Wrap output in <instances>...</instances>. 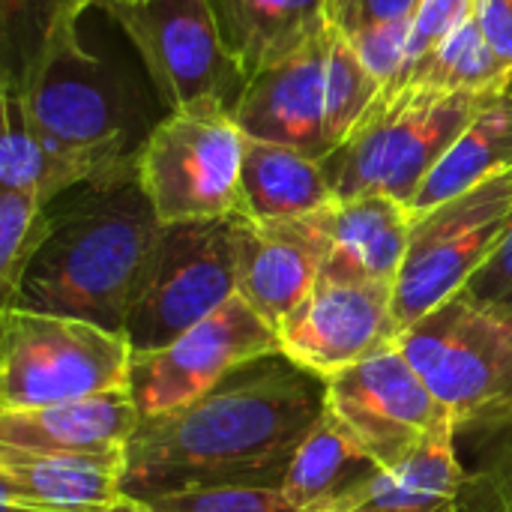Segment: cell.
<instances>
[{
  "instance_id": "25",
  "label": "cell",
  "mask_w": 512,
  "mask_h": 512,
  "mask_svg": "<svg viewBox=\"0 0 512 512\" xmlns=\"http://www.w3.org/2000/svg\"><path fill=\"white\" fill-rule=\"evenodd\" d=\"M3 114V138H0V189H27L42 198V204H54L63 192L78 189L84 183L105 180L93 165L63 156L51 150L36 129L30 126L21 99L12 93H0Z\"/></svg>"
},
{
  "instance_id": "28",
  "label": "cell",
  "mask_w": 512,
  "mask_h": 512,
  "mask_svg": "<svg viewBox=\"0 0 512 512\" xmlns=\"http://www.w3.org/2000/svg\"><path fill=\"white\" fill-rule=\"evenodd\" d=\"M477 12V0H420L414 21H411V36H408V57H405V72L393 90L381 93H396L399 87L408 84L411 72L447 39L453 36L465 21H471Z\"/></svg>"
},
{
  "instance_id": "16",
  "label": "cell",
  "mask_w": 512,
  "mask_h": 512,
  "mask_svg": "<svg viewBox=\"0 0 512 512\" xmlns=\"http://www.w3.org/2000/svg\"><path fill=\"white\" fill-rule=\"evenodd\" d=\"M126 450H24L0 444V504L30 512H93L126 489Z\"/></svg>"
},
{
  "instance_id": "22",
  "label": "cell",
  "mask_w": 512,
  "mask_h": 512,
  "mask_svg": "<svg viewBox=\"0 0 512 512\" xmlns=\"http://www.w3.org/2000/svg\"><path fill=\"white\" fill-rule=\"evenodd\" d=\"M240 192V213L252 222L300 219L336 201L321 159L258 138H246Z\"/></svg>"
},
{
  "instance_id": "1",
  "label": "cell",
  "mask_w": 512,
  "mask_h": 512,
  "mask_svg": "<svg viewBox=\"0 0 512 512\" xmlns=\"http://www.w3.org/2000/svg\"><path fill=\"white\" fill-rule=\"evenodd\" d=\"M327 411V381L282 351L255 357L204 396L141 420L126 444L123 489L168 498L207 489H282Z\"/></svg>"
},
{
  "instance_id": "12",
  "label": "cell",
  "mask_w": 512,
  "mask_h": 512,
  "mask_svg": "<svg viewBox=\"0 0 512 512\" xmlns=\"http://www.w3.org/2000/svg\"><path fill=\"white\" fill-rule=\"evenodd\" d=\"M279 351V333L237 294L219 312L156 351H132L129 393L141 420L183 408L237 366Z\"/></svg>"
},
{
  "instance_id": "3",
  "label": "cell",
  "mask_w": 512,
  "mask_h": 512,
  "mask_svg": "<svg viewBox=\"0 0 512 512\" xmlns=\"http://www.w3.org/2000/svg\"><path fill=\"white\" fill-rule=\"evenodd\" d=\"M381 81L330 27L288 60L258 72L231 117L246 138L294 147L312 159L336 153L381 96Z\"/></svg>"
},
{
  "instance_id": "5",
  "label": "cell",
  "mask_w": 512,
  "mask_h": 512,
  "mask_svg": "<svg viewBox=\"0 0 512 512\" xmlns=\"http://www.w3.org/2000/svg\"><path fill=\"white\" fill-rule=\"evenodd\" d=\"M396 345L450 411L459 438L495 441L512 429V315L450 297L399 333Z\"/></svg>"
},
{
  "instance_id": "17",
  "label": "cell",
  "mask_w": 512,
  "mask_h": 512,
  "mask_svg": "<svg viewBox=\"0 0 512 512\" xmlns=\"http://www.w3.org/2000/svg\"><path fill=\"white\" fill-rule=\"evenodd\" d=\"M456 441L459 432L453 423L429 432L408 459H402L396 468H381L351 510L498 512V495L477 504V498L492 495V480L486 471L480 477L465 471Z\"/></svg>"
},
{
  "instance_id": "15",
  "label": "cell",
  "mask_w": 512,
  "mask_h": 512,
  "mask_svg": "<svg viewBox=\"0 0 512 512\" xmlns=\"http://www.w3.org/2000/svg\"><path fill=\"white\" fill-rule=\"evenodd\" d=\"M327 255L318 210L285 222H252L240 213L237 294L279 333L312 294Z\"/></svg>"
},
{
  "instance_id": "19",
  "label": "cell",
  "mask_w": 512,
  "mask_h": 512,
  "mask_svg": "<svg viewBox=\"0 0 512 512\" xmlns=\"http://www.w3.org/2000/svg\"><path fill=\"white\" fill-rule=\"evenodd\" d=\"M141 426V411L129 390L99 393L90 399L0 411V444L24 450H126Z\"/></svg>"
},
{
  "instance_id": "8",
  "label": "cell",
  "mask_w": 512,
  "mask_h": 512,
  "mask_svg": "<svg viewBox=\"0 0 512 512\" xmlns=\"http://www.w3.org/2000/svg\"><path fill=\"white\" fill-rule=\"evenodd\" d=\"M512 222V171L411 216L408 255L393 288L399 333L462 294L498 252Z\"/></svg>"
},
{
  "instance_id": "35",
  "label": "cell",
  "mask_w": 512,
  "mask_h": 512,
  "mask_svg": "<svg viewBox=\"0 0 512 512\" xmlns=\"http://www.w3.org/2000/svg\"><path fill=\"white\" fill-rule=\"evenodd\" d=\"M348 512H390V510H369V507H360V510H348Z\"/></svg>"
},
{
  "instance_id": "31",
  "label": "cell",
  "mask_w": 512,
  "mask_h": 512,
  "mask_svg": "<svg viewBox=\"0 0 512 512\" xmlns=\"http://www.w3.org/2000/svg\"><path fill=\"white\" fill-rule=\"evenodd\" d=\"M462 294L486 309L512 315V222L498 252L477 270V276L468 282Z\"/></svg>"
},
{
  "instance_id": "9",
  "label": "cell",
  "mask_w": 512,
  "mask_h": 512,
  "mask_svg": "<svg viewBox=\"0 0 512 512\" xmlns=\"http://www.w3.org/2000/svg\"><path fill=\"white\" fill-rule=\"evenodd\" d=\"M135 153L138 180L162 225L240 213L246 132L231 111H171Z\"/></svg>"
},
{
  "instance_id": "24",
  "label": "cell",
  "mask_w": 512,
  "mask_h": 512,
  "mask_svg": "<svg viewBox=\"0 0 512 512\" xmlns=\"http://www.w3.org/2000/svg\"><path fill=\"white\" fill-rule=\"evenodd\" d=\"M108 0H0V93L24 96L78 15Z\"/></svg>"
},
{
  "instance_id": "26",
  "label": "cell",
  "mask_w": 512,
  "mask_h": 512,
  "mask_svg": "<svg viewBox=\"0 0 512 512\" xmlns=\"http://www.w3.org/2000/svg\"><path fill=\"white\" fill-rule=\"evenodd\" d=\"M405 87L438 93H504L512 87V69L492 51L477 18H471L411 72Z\"/></svg>"
},
{
  "instance_id": "21",
  "label": "cell",
  "mask_w": 512,
  "mask_h": 512,
  "mask_svg": "<svg viewBox=\"0 0 512 512\" xmlns=\"http://www.w3.org/2000/svg\"><path fill=\"white\" fill-rule=\"evenodd\" d=\"M381 465L363 450L351 429L327 408L300 444L282 492L303 512H348Z\"/></svg>"
},
{
  "instance_id": "33",
  "label": "cell",
  "mask_w": 512,
  "mask_h": 512,
  "mask_svg": "<svg viewBox=\"0 0 512 512\" xmlns=\"http://www.w3.org/2000/svg\"><path fill=\"white\" fill-rule=\"evenodd\" d=\"M495 441H501V444L492 453V459L486 465V474H489V480L495 486L501 512H512V429L504 432L501 438H495Z\"/></svg>"
},
{
  "instance_id": "13",
  "label": "cell",
  "mask_w": 512,
  "mask_h": 512,
  "mask_svg": "<svg viewBox=\"0 0 512 512\" xmlns=\"http://www.w3.org/2000/svg\"><path fill=\"white\" fill-rule=\"evenodd\" d=\"M327 408L381 468H396L429 432L453 423L399 345L327 378Z\"/></svg>"
},
{
  "instance_id": "29",
  "label": "cell",
  "mask_w": 512,
  "mask_h": 512,
  "mask_svg": "<svg viewBox=\"0 0 512 512\" xmlns=\"http://www.w3.org/2000/svg\"><path fill=\"white\" fill-rule=\"evenodd\" d=\"M162 512H303L282 489H207L153 501Z\"/></svg>"
},
{
  "instance_id": "32",
  "label": "cell",
  "mask_w": 512,
  "mask_h": 512,
  "mask_svg": "<svg viewBox=\"0 0 512 512\" xmlns=\"http://www.w3.org/2000/svg\"><path fill=\"white\" fill-rule=\"evenodd\" d=\"M474 18L492 51L512 69V0H477Z\"/></svg>"
},
{
  "instance_id": "18",
  "label": "cell",
  "mask_w": 512,
  "mask_h": 512,
  "mask_svg": "<svg viewBox=\"0 0 512 512\" xmlns=\"http://www.w3.org/2000/svg\"><path fill=\"white\" fill-rule=\"evenodd\" d=\"M327 255L321 279L393 285L408 255L411 210L387 195H360L318 210Z\"/></svg>"
},
{
  "instance_id": "30",
  "label": "cell",
  "mask_w": 512,
  "mask_h": 512,
  "mask_svg": "<svg viewBox=\"0 0 512 512\" xmlns=\"http://www.w3.org/2000/svg\"><path fill=\"white\" fill-rule=\"evenodd\" d=\"M420 0H333V27L348 39L372 27L411 24Z\"/></svg>"
},
{
  "instance_id": "11",
  "label": "cell",
  "mask_w": 512,
  "mask_h": 512,
  "mask_svg": "<svg viewBox=\"0 0 512 512\" xmlns=\"http://www.w3.org/2000/svg\"><path fill=\"white\" fill-rule=\"evenodd\" d=\"M18 99L30 126L51 150L93 165L102 177L135 162V153L126 150L114 87L102 63L81 48L78 30L57 39L39 75Z\"/></svg>"
},
{
  "instance_id": "10",
  "label": "cell",
  "mask_w": 512,
  "mask_h": 512,
  "mask_svg": "<svg viewBox=\"0 0 512 512\" xmlns=\"http://www.w3.org/2000/svg\"><path fill=\"white\" fill-rule=\"evenodd\" d=\"M171 111H231L249 78L228 51L210 0H108Z\"/></svg>"
},
{
  "instance_id": "4",
  "label": "cell",
  "mask_w": 512,
  "mask_h": 512,
  "mask_svg": "<svg viewBox=\"0 0 512 512\" xmlns=\"http://www.w3.org/2000/svg\"><path fill=\"white\" fill-rule=\"evenodd\" d=\"M495 96L501 93H438L426 87L381 93L351 138L321 159L336 201L387 195L411 210L432 168Z\"/></svg>"
},
{
  "instance_id": "6",
  "label": "cell",
  "mask_w": 512,
  "mask_h": 512,
  "mask_svg": "<svg viewBox=\"0 0 512 512\" xmlns=\"http://www.w3.org/2000/svg\"><path fill=\"white\" fill-rule=\"evenodd\" d=\"M123 333L63 315L0 309V411H30L129 390Z\"/></svg>"
},
{
  "instance_id": "20",
  "label": "cell",
  "mask_w": 512,
  "mask_h": 512,
  "mask_svg": "<svg viewBox=\"0 0 512 512\" xmlns=\"http://www.w3.org/2000/svg\"><path fill=\"white\" fill-rule=\"evenodd\" d=\"M210 6L249 81L333 27V0H210Z\"/></svg>"
},
{
  "instance_id": "36",
  "label": "cell",
  "mask_w": 512,
  "mask_h": 512,
  "mask_svg": "<svg viewBox=\"0 0 512 512\" xmlns=\"http://www.w3.org/2000/svg\"><path fill=\"white\" fill-rule=\"evenodd\" d=\"M3 512H30V510H18V507H3Z\"/></svg>"
},
{
  "instance_id": "2",
  "label": "cell",
  "mask_w": 512,
  "mask_h": 512,
  "mask_svg": "<svg viewBox=\"0 0 512 512\" xmlns=\"http://www.w3.org/2000/svg\"><path fill=\"white\" fill-rule=\"evenodd\" d=\"M162 222L135 162L51 210L48 234L27 264L9 306L63 315L123 333L141 273Z\"/></svg>"
},
{
  "instance_id": "7",
  "label": "cell",
  "mask_w": 512,
  "mask_h": 512,
  "mask_svg": "<svg viewBox=\"0 0 512 512\" xmlns=\"http://www.w3.org/2000/svg\"><path fill=\"white\" fill-rule=\"evenodd\" d=\"M240 213L168 222L141 273L123 336L132 351H156L237 297Z\"/></svg>"
},
{
  "instance_id": "34",
  "label": "cell",
  "mask_w": 512,
  "mask_h": 512,
  "mask_svg": "<svg viewBox=\"0 0 512 512\" xmlns=\"http://www.w3.org/2000/svg\"><path fill=\"white\" fill-rule=\"evenodd\" d=\"M93 512H162L153 501H147V498H135V495H129V492H123L117 501H111V504H105V507H99V510Z\"/></svg>"
},
{
  "instance_id": "23",
  "label": "cell",
  "mask_w": 512,
  "mask_h": 512,
  "mask_svg": "<svg viewBox=\"0 0 512 512\" xmlns=\"http://www.w3.org/2000/svg\"><path fill=\"white\" fill-rule=\"evenodd\" d=\"M504 171H512V87L495 96L465 126L447 156L432 168L411 204V216L426 213Z\"/></svg>"
},
{
  "instance_id": "14",
  "label": "cell",
  "mask_w": 512,
  "mask_h": 512,
  "mask_svg": "<svg viewBox=\"0 0 512 512\" xmlns=\"http://www.w3.org/2000/svg\"><path fill=\"white\" fill-rule=\"evenodd\" d=\"M399 339L393 285L318 279L312 294L279 327V351L324 381Z\"/></svg>"
},
{
  "instance_id": "27",
  "label": "cell",
  "mask_w": 512,
  "mask_h": 512,
  "mask_svg": "<svg viewBox=\"0 0 512 512\" xmlns=\"http://www.w3.org/2000/svg\"><path fill=\"white\" fill-rule=\"evenodd\" d=\"M51 225V207L36 192L0 189V309L12 303L21 276Z\"/></svg>"
},
{
  "instance_id": "37",
  "label": "cell",
  "mask_w": 512,
  "mask_h": 512,
  "mask_svg": "<svg viewBox=\"0 0 512 512\" xmlns=\"http://www.w3.org/2000/svg\"><path fill=\"white\" fill-rule=\"evenodd\" d=\"M498 512H501V507H498Z\"/></svg>"
}]
</instances>
